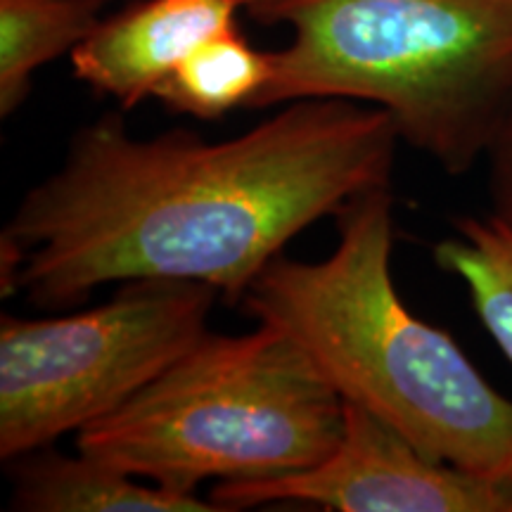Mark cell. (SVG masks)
I'll list each match as a JSON object with an SVG mask.
<instances>
[{"label": "cell", "mask_w": 512, "mask_h": 512, "mask_svg": "<svg viewBox=\"0 0 512 512\" xmlns=\"http://www.w3.org/2000/svg\"><path fill=\"white\" fill-rule=\"evenodd\" d=\"M399 140L387 112L347 98L285 102L228 140L136 138L102 114L10 216L3 297L62 309L102 285L181 280L242 302L299 233L392 185Z\"/></svg>", "instance_id": "1"}, {"label": "cell", "mask_w": 512, "mask_h": 512, "mask_svg": "<svg viewBox=\"0 0 512 512\" xmlns=\"http://www.w3.org/2000/svg\"><path fill=\"white\" fill-rule=\"evenodd\" d=\"M394 200L370 190L339 211V242L320 261L278 256L242 304L302 347L344 401L420 451L512 484V401L446 330L403 304L392 275Z\"/></svg>", "instance_id": "2"}, {"label": "cell", "mask_w": 512, "mask_h": 512, "mask_svg": "<svg viewBox=\"0 0 512 512\" xmlns=\"http://www.w3.org/2000/svg\"><path fill=\"white\" fill-rule=\"evenodd\" d=\"M247 12L290 34L252 107L366 102L458 176L512 105V0H256Z\"/></svg>", "instance_id": "3"}, {"label": "cell", "mask_w": 512, "mask_h": 512, "mask_svg": "<svg viewBox=\"0 0 512 512\" xmlns=\"http://www.w3.org/2000/svg\"><path fill=\"white\" fill-rule=\"evenodd\" d=\"M344 399L290 335L259 323L207 332L124 406L76 432V448L128 475L197 494L207 479L266 482L335 451Z\"/></svg>", "instance_id": "4"}, {"label": "cell", "mask_w": 512, "mask_h": 512, "mask_svg": "<svg viewBox=\"0 0 512 512\" xmlns=\"http://www.w3.org/2000/svg\"><path fill=\"white\" fill-rule=\"evenodd\" d=\"M110 302L57 318H0V458L105 418L207 335L219 292L128 280Z\"/></svg>", "instance_id": "5"}, {"label": "cell", "mask_w": 512, "mask_h": 512, "mask_svg": "<svg viewBox=\"0 0 512 512\" xmlns=\"http://www.w3.org/2000/svg\"><path fill=\"white\" fill-rule=\"evenodd\" d=\"M209 498L228 512L266 503L335 512H512V484L434 460L349 401L342 437L323 463L266 482H219Z\"/></svg>", "instance_id": "6"}, {"label": "cell", "mask_w": 512, "mask_h": 512, "mask_svg": "<svg viewBox=\"0 0 512 512\" xmlns=\"http://www.w3.org/2000/svg\"><path fill=\"white\" fill-rule=\"evenodd\" d=\"M256 0H145L98 27L76 46L74 76L95 93L133 110L155 98L197 46L238 27L240 10Z\"/></svg>", "instance_id": "7"}, {"label": "cell", "mask_w": 512, "mask_h": 512, "mask_svg": "<svg viewBox=\"0 0 512 512\" xmlns=\"http://www.w3.org/2000/svg\"><path fill=\"white\" fill-rule=\"evenodd\" d=\"M10 508L22 512H228L211 498L166 489L79 453L17 458ZM15 463V460H12Z\"/></svg>", "instance_id": "8"}, {"label": "cell", "mask_w": 512, "mask_h": 512, "mask_svg": "<svg viewBox=\"0 0 512 512\" xmlns=\"http://www.w3.org/2000/svg\"><path fill=\"white\" fill-rule=\"evenodd\" d=\"M105 0H0V117L29 98L34 74L72 53L100 22Z\"/></svg>", "instance_id": "9"}, {"label": "cell", "mask_w": 512, "mask_h": 512, "mask_svg": "<svg viewBox=\"0 0 512 512\" xmlns=\"http://www.w3.org/2000/svg\"><path fill=\"white\" fill-rule=\"evenodd\" d=\"M271 72V53L256 50L240 27H233L192 50L155 98L174 112L219 119L238 107H252Z\"/></svg>", "instance_id": "10"}, {"label": "cell", "mask_w": 512, "mask_h": 512, "mask_svg": "<svg viewBox=\"0 0 512 512\" xmlns=\"http://www.w3.org/2000/svg\"><path fill=\"white\" fill-rule=\"evenodd\" d=\"M434 259L463 280L479 320L512 361V230L494 216H463Z\"/></svg>", "instance_id": "11"}, {"label": "cell", "mask_w": 512, "mask_h": 512, "mask_svg": "<svg viewBox=\"0 0 512 512\" xmlns=\"http://www.w3.org/2000/svg\"><path fill=\"white\" fill-rule=\"evenodd\" d=\"M489 162L491 216L512 230V105L484 155Z\"/></svg>", "instance_id": "12"}]
</instances>
